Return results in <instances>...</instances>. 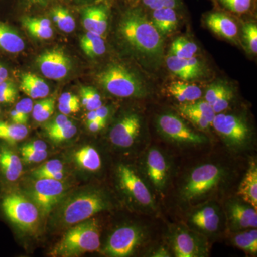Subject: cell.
I'll list each match as a JSON object with an SVG mask.
<instances>
[{"label":"cell","mask_w":257,"mask_h":257,"mask_svg":"<svg viewBox=\"0 0 257 257\" xmlns=\"http://www.w3.org/2000/svg\"><path fill=\"white\" fill-rule=\"evenodd\" d=\"M141 128L142 121L139 115H125L111 128L109 140L116 147L128 148L136 143Z\"/></svg>","instance_id":"cell-16"},{"label":"cell","mask_w":257,"mask_h":257,"mask_svg":"<svg viewBox=\"0 0 257 257\" xmlns=\"http://www.w3.org/2000/svg\"><path fill=\"white\" fill-rule=\"evenodd\" d=\"M152 23L161 35L170 34L175 31L178 26L177 12L174 8H170L153 10Z\"/></svg>","instance_id":"cell-24"},{"label":"cell","mask_w":257,"mask_h":257,"mask_svg":"<svg viewBox=\"0 0 257 257\" xmlns=\"http://www.w3.org/2000/svg\"><path fill=\"white\" fill-rule=\"evenodd\" d=\"M82 105L88 111L96 110L102 106V101L99 93L92 87H82L79 90Z\"/></svg>","instance_id":"cell-38"},{"label":"cell","mask_w":257,"mask_h":257,"mask_svg":"<svg viewBox=\"0 0 257 257\" xmlns=\"http://www.w3.org/2000/svg\"><path fill=\"white\" fill-rule=\"evenodd\" d=\"M77 126L73 124L72 121H70L64 127L61 128L57 131L53 132V133L47 134V135L52 141L58 143L73 138L74 135L77 134Z\"/></svg>","instance_id":"cell-41"},{"label":"cell","mask_w":257,"mask_h":257,"mask_svg":"<svg viewBox=\"0 0 257 257\" xmlns=\"http://www.w3.org/2000/svg\"><path fill=\"white\" fill-rule=\"evenodd\" d=\"M59 104H79L80 100L78 96L71 92H64L59 98Z\"/></svg>","instance_id":"cell-51"},{"label":"cell","mask_w":257,"mask_h":257,"mask_svg":"<svg viewBox=\"0 0 257 257\" xmlns=\"http://www.w3.org/2000/svg\"><path fill=\"white\" fill-rule=\"evenodd\" d=\"M98 82L105 90L119 97H141L145 89L140 79L124 66L112 64L97 76Z\"/></svg>","instance_id":"cell-6"},{"label":"cell","mask_w":257,"mask_h":257,"mask_svg":"<svg viewBox=\"0 0 257 257\" xmlns=\"http://www.w3.org/2000/svg\"><path fill=\"white\" fill-rule=\"evenodd\" d=\"M166 64L170 72L183 80L199 78L203 75V67L197 57L182 59L171 55L166 59Z\"/></svg>","instance_id":"cell-19"},{"label":"cell","mask_w":257,"mask_h":257,"mask_svg":"<svg viewBox=\"0 0 257 257\" xmlns=\"http://www.w3.org/2000/svg\"><path fill=\"white\" fill-rule=\"evenodd\" d=\"M168 90L174 97L182 103L193 102L202 96V89L199 87L185 82H172L169 86Z\"/></svg>","instance_id":"cell-27"},{"label":"cell","mask_w":257,"mask_h":257,"mask_svg":"<svg viewBox=\"0 0 257 257\" xmlns=\"http://www.w3.org/2000/svg\"><path fill=\"white\" fill-rule=\"evenodd\" d=\"M95 111L98 119L106 121L109 113V109L106 106H101L100 107L96 109Z\"/></svg>","instance_id":"cell-54"},{"label":"cell","mask_w":257,"mask_h":257,"mask_svg":"<svg viewBox=\"0 0 257 257\" xmlns=\"http://www.w3.org/2000/svg\"><path fill=\"white\" fill-rule=\"evenodd\" d=\"M21 160L26 164L37 163L47 158L48 152L45 151H33V150H20Z\"/></svg>","instance_id":"cell-46"},{"label":"cell","mask_w":257,"mask_h":257,"mask_svg":"<svg viewBox=\"0 0 257 257\" xmlns=\"http://www.w3.org/2000/svg\"><path fill=\"white\" fill-rule=\"evenodd\" d=\"M35 180L29 194L40 211V215L46 217L65 197L67 186L62 180L47 179Z\"/></svg>","instance_id":"cell-8"},{"label":"cell","mask_w":257,"mask_h":257,"mask_svg":"<svg viewBox=\"0 0 257 257\" xmlns=\"http://www.w3.org/2000/svg\"><path fill=\"white\" fill-rule=\"evenodd\" d=\"M50 14L57 26L66 33H70L75 29V20L65 5L57 4L51 7Z\"/></svg>","instance_id":"cell-29"},{"label":"cell","mask_w":257,"mask_h":257,"mask_svg":"<svg viewBox=\"0 0 257 257\" xmlns=\"http://www.w3.org/2000/svg\"><path fill=\"white\" fill-rule=\"evenodd\" d=\"M99 119L96 115V111H89L87 116H86V122H89V121H94V120Z\"/></svg>","instance_id":"cell-57"},{"label":"cell","mask_w":257,"mask_h":257,"mask_svg":"<svg viewBox=\"0 0 257 257\" xmlns=\"http://www.w3.org/2000/svg\"><path fill=\"white\" fill-rule=\"evenodd\" d=\"M20 89L31 99H44L50 93L48 84L31 72L22 75Z\"/></svg>","instance_id":"cell-23"},{"label":"cell","mask_w":257,"mask_h":257,"mask_svg":"<svg viewBox=\"0 0 257 257\" xmlns=\"http://www.w3.org/2000/svg\"><path fill=\"white\" fill-rule=\"evenodd\" d=\"M234 243L238 248L248 253L256 254L257 252L256 228L236 234L234 236Z\"/></svg>","instance_id":"cell-35"},{"label":"cell","mask_w":257,"mask_h":257,"mask_svg":"<svg viewBox=\"0 0 257 257\" xmlns=\"http://www.w3.org/2000/svg\"><path fill=\"white\" fill-rule=\"evenodd\" d=\"M58 109L62 114L69 115L78 112L80 109V104H58Z\"/></svg>","instance_id":"cell-52"},{"label":"cell","mask_w":257,"mask_h":257,"mask_svg":"<svg viewBox=\"0 0 257 257\" xmlns=\"http://www.w3.org/2000/svg\"><path fill=\"white\" fill-rule=\"evenodd\" d=\"M119 30L121 36L139 55L150 62H160L163 52L162 35L140 10L125 13Z\"/></svg>","instance_id":"cell-1"},{"label":"cell","mask_w":257,"mask_h":257,"mask_svg":"<svg viewBox=\"0 0 257 257\" xmlns=\"http://www.w3.org/2000/svg\"><path fill=\"white\" fill-rule=\"evenodd\" d=\"M238 195L243 202L251 204L257 210V166L256 162L250 164L247 172L240 184Z\"/></svg>","instance_id":"cell-22"},{"label":"cell","mask_w":257,"mask_h":257,"mask_svg":"<svg viewBox=\"0 0 257 257\" xmlns=\"http://www.w3.org/2000/svg\"><path fill=\"white\" fill-rule=\"evenodd\" d=\"M208 28L216 35L226 40H235L238 35V27L232 18L223 13H210L206 18Z\"/></svg>","instance_id":"cell-21"},{"label":"cell","mask_w":257,"mask_h":257,"mask_svg":"<svg viewBox=\"0 0 257 257\" xmlns=\"http://www.w3.org/2000/svg\"><path fill=\"white\" fill-rule=\"evenodd\" d=\"M55 97H49L37 101L32 109V117L38 122L47 121L55 111Z\"/></svg>","instance_id":"cell-37"},{"label":"cell","mask_w":257,"mask_h":257,"mask_svg":"<svg viewBox=\"0 0 257 257\" xmlns=\"http://www.w3.org/2000/svg\"><path fill=\"white\" fill-rule=\"evenodd\" d=\"M22 23L29 33L40 40H47L53 35L50 19L44 17L25 16L22 18Z\"/></svg>","instance_id":"cell-26"},{"label":"cell","mask_w":257,"mask_h":257,"mask_svg":"<svg viewBox=\"0 0 257 257\" xmlns=\"http://www.w3.org/2000/svg\"><path fill=\"white\" fill-rule=\"evenodd\" d=\"M18 96V89L15 83L9 79L0 82V103L13 104Z\"/></svg>","instance_id":"cell-40"},{"label":"cell","mask_w":257,"mask_h":257,"mask_svg":"<svg viewBox=\"0 0 257 257\" xmlns=\"http://www.w3.org/2000/svg\"><path fill=\"white\" fill-rule=\"evenodd\" d=\"M232 92H231V89L229 88L226 87L222 94L211 105L216 114L222 112L229 107L230 102L232 99Z\"/></svg>","instance_id":"cell-45"},{"label":"cell","mask_w":257,"mask_h":257,"mask_svg":"<svg viewBox=\"0 0 257 257\" xmlns=\"http://www.w3.org/2000/svg\"><path fill=\"white\" fill-rule=\"evenodd\" d=\"M226 9L235 13H246L251 8V0H218Z\"/></svg>","instance_id":"cell-43"},{"label":"cell","mask_w":257,"mask_h":257,"mask_svg":"<svg viewBox=\"0 0 257 257\" xmlns=\"http://www.w3.org/2000/svg\"><path fill=\"white\" fill-rule=\"evenodd\" d=\"M147 178L157 192H162L167 187L170 175V165L167 157L159 149H150L145 158Z\"/></svg>","instance_id":"cell-15"},{"label":"cell","mask_w":257,"mask_h":257,"mask_svg":"<svg viewBox=\"0 0 257 257\" xmlns=\"http://www.w3.org/2000/svg\"><path fill=\"white\" fill-rule=\"evenodd\" d=\"M243 36L246 45L253 54L257 52V26L256 24H245L243 28Z\"/></svg>","instance_id":"cell-42"},{"label":"cell","mask_w":257,"mask_h":257,"mask_svg":"<svg viewBox=\"0 0 257 257\" xmlns=\"http://www.w3.org/2000/svg\"><path fill=\"white\" fill-rule=\"evenodd\" d=\"M33 105V101L30 97L25 98L19 101L15 109L10 113L12 122L26 125L28 121L29 114L32 112Z\"/></svg>","instance_id":"cell-36"},{"label":"cell","mask_w":257,"mask_h":257,"mask_svg":"<svg viewBox=\"0 0 257 257\" xmlns=\"http://www.w3.org/2000/svg\"><path fill=\"white\" fill-rule=\"evenodd\" d=\"M100 0H15V4L18 8H21L24 11H32V10L46 8L51 5L60 4L62 3H67L74 5H91L96 3Z\"/></svg>","instance_id":"cell-33"},{"label":"cell","mask_w":257,"mask_h":257,"mask_svg":"<svg viewBox=\"0 0 257 257\" xmlns=\"http://www.w3.org/2000/svg\"><path fill=\"white\" fill-rule=\"evenodd\" d=\"M32 176L35 179H47L62 180L64 177V166L58 160L48 161L32 171Z\"/></svg>","instance_id":"cell-31"},{"label":"cell","mask_w":257,"mask_h":257,"mask_svg":"<svg viewBox=\"0 0 257 257\" xmlns=\"http://www.w3.org/2000/svg\"><path fill=\"white\" fill-rule=\"evenodd\" d=\"M147 239V231L138 225H126L113 231L106 241L104 253L109 256H130Z\"/></svg>","instance_id":"cell-7"},{"label":"cell","mask_w":257,"mask_h":257,"mask_svg":"<svg viewBox=\"0 0 257 257\" xmlns=\"http://www.w3.org/2000/svg\"><path fill=\"white\" fill-rule=\"evenodd\" d=\"M74 157L77 165L84 170L96 172L101 168V157L94 147H83L75 152Z\"/></svg>","instance_id":"cell-28"},{"label":"cell","mask_w":257,"mask_h":257,"mask_svg":"<svg viewBox=\"0 0 257 257\" xmlns=\"http://www.w3.org/2000/svg\"><path fill=\"white\" fill-rule=\"evenodd\" d=\"M211 125L229 147L241 148L249 141L251 133L248 124L236 115L219 113Z\"/></svg>","instance_id":"cell-11"},{"label":"cell","mask_w":257,"mask_h":257,"mask_svg":"<svg viewBox=\"0 0 257 257\" xmlns=\"http://www.w3.org/2000/svg\"><path fill=\"white\" fill-rule=\"evenodd\" d=\"M226 214L230 228L234 231L257 227L256 209L243 200L231 199L228 201Z\"/></svg>","instance_id":"cell-17"},{"label":"cell","mask_w":257,"mask_h":257,"mask_svg":"<svg viewBox=\"0 0 257 257\" xmlns=\"http://www.w3.org/2000/svg\"><path fill=\"white\" fill-rule=\"evenodd\" d=\"M5 217L23 232H34L40 220V211L33 202L18 192H10L2 199Z\"/></svg>","instance_id":"cell-5"},{"label":"cell","mask_w":257,"mask_h":257,"mask_svg":"<svg viewBox=\"0 0 257 257\" xmlns=\"http://www.w3.org/2000/svg\"><path fill=\"white\" fill-rule=\"evenodd\" d=\"M25 48V42L18 32L7 24L0 22V50L10 54H18Z\"/></svg>","instance_id":"cell-25"},{"label":"cell","mask_w":257,"mask_h":257,"mask_svg":"<svg viewBox=\"0 0 257 257\" xmlns=\"http://www.w3.org/2000/svg\"><path fill=\"white\" fill-rule=\"evenodd\" d=\"M226 87V86L221 84H211V86L208 87L207 92L205 93V96H204L205 99L204 100L207 101L211 105H212L217 100L218 98L222 94Z\"/></svg>","instance_id":"cell-47"},{"label":"cell","mask_w":257,"mask_h":257,"mask_svg":"<svg viewBox=\"0 0 257 257\" xmlns=\"http://www.w3.org/2000/svg\"><path fill=\"white\" fill-rule=\"evenodd\" d=\"M28 135L25 125L0 121V140L13 145L24 140Z\"/></svg>","instance_id":"cell-32"},{"label":"cell","mask_w":257,"mask_h":257,"mask_svg":"<svg viewBox=\"0 0 257 257\" xmlns=\"http://www.w3.org/2000/svg\"><path fill=\"white\" fill-rule=\"evenodd\" d=\"M109 206V197L100 189L82 191L64 198L54 209L51 222L57 228L73 226L106 210Z\"/></svg>","instance_id":"cell-2"},{"label":"cell","mask_w":257,"mask_h":257,"mask_svg":"<svg viewBox=\"0 0 257 257\" xmlns=\"http://www.w3.org/2000/svg\"><path fill=\"white\" fill-rule=\"evenodd\" d=\"M70 121L71 120L68 119L67 115L62 114L58 115L53 121H50V123L45 125V132H46V134H49L57 131L66 126Z\"/></svg>","instance_id":"cell-48"},{"label":"cell","mask_w":257,"mask_h":257,"mask_svg":"<svg viewBox=\"0 0 257 257\" xmlns=\"http://www.w3.org/2000/svg\"><path fill=\"white\" fill-rule=\"evenodd\" d=\"M47 145L45 142L42 140H35L30 143L25 144L21 147L20 150H33V151H45L47 150Z\"/></svg>","instance_id":"cell-50"},{"label":"cell","mask_w":257,"mask_h":257,"mask_svg":"<svg viewBox=\"0 0 257 257\" xmlns=\"http://www.w3.org/2000/svg\"><path fill=\"white\" fill-rule=\"evenodd\" d=\"M152 256L155 257H167L171 256V255L167 248L164 247V246H161V247L157 248V250L154 251Z\"/></svg>","instance_id":"cell-55"},{"label":"cell","mask_w":257,"mask_h":257,"mask_svg":"<svg viewBox=\"0 0 257 257\" xmlns=\"http://www.w3.org/2000/svg\"><path fill=\"white\" fill-rule=\"evenodd\" d=\"M179 112L184 116L187 118L189 121H192L193 124L195 125L199 130L205 131L209 127L210 123L207 121V119L199 111L192 109L187 104H183L178 107Z\"/></svg>","instance_id":"cell-39"},{"label":"cell","mask_w":257,"mask_h":257,"mask_svg":"<svg viewBox=\"0 0 257 257\" xmlns=\"http://www.w3.org/2000/svg\"><path fill=\"white\" fill-rule=\"evenodd\" d=\"M82 23L88 32L104 35L107 29V7L103 3L85 5L82 9Z\"/></svg>","instance_id":"cell-18"},{"label":"cell","mask_w":257,"mask_h":257,"mask_svg":"<svg viewBox=\"0 0 257 257\" xmlns=\"http://www.w3.org/2000/svg\"><path fill=\"white\" fill-rule=\"evenodd\" d=\"M36 62L45 77L55 80L67 77L71 69L68 56L58 48L45 51L37 57Z\"/></svg>","instance_id":"cell-14"},{"label":"cell","mask_w":257,"mask_h":257,"mask_svg":"<svg viewBox=\"0 0 257 257\" xmlns=\"http://www.w3.org/2000/svg\"><path fill=\"white\" fill-rule=\"evenodd\" d=\"M197 51V45L183 37L176 39L171 45V55L179 58H192L196 55Z\"/></svg>","instance_id":"cell-34"},{"label":"cell","mask_w":257,"mask_h":257,"mask_svg":"<svg viewBox=\"0 0 257 257\" xmlns=\"http://www.w3.org/2000/svg\"><path fill=\"white\" fill-rule=\"evenodd\" d=\"M170 242L177 257H204L209 253L204 235L190 228L177 226L171 235Z\"/></svg>","instance_id":"cell-12"},{"label":"cell","mask_w":257,"mask_h":257,"mask_svg":"<svg viewBox=\"0 0 257 257\" xmlns=\"http://www.w3.org/2000/svg\"><path fill=\"white\" fill-rule=\"evenodd\" d=\"M8 77H9L8 69L3 64L0 63V82L6 80Z\"/></svg>","instance_id":"cell-56"},{"label":"cell","mask_w":257,"mask_h":257,"mask_svg":"<svg viewBox=\"0 0 257 257\" xmlns=\"http://www.w3.org/2000/svg\"><path fill=\"white\" fill-rule=\"evenodd\" d=\"M143 4L152 10L162 8H175L177 5V0H143Z\"/></svg>","instance_id":"cell-49"},{"label":"cell","mask_w":257,"mask_h":257,"mask_svg":"<svg viewBox=\"0 0 257 257\" xmlns=\"http://www.w3.org/2000/svg\"><path fill=\"white\" fill-rule=\"evenodd\" d=\"M222 222V215L217 204H203L189 213L188 223L190 229L204 236H209L219 231Z\"/></svg>","instance_id":"cell-13"},{"label":"cell","mask_w":257,"mask_h":257,"mask_svg":"<svg viewBox=\"0 0 257 257\" xmlns=\"http://www.w3.org/2000/svg\"><path fill=\"white\" fill-rule=\"evenodd\" d=\"M87 123L88 130L92 133H97L106 126V121L100 119H96Z\"/></svg>","instance_id":"cell-53"},{"label":"cell","mask_w":257,"mask_h":257,"mask_svg":"<svg viewBox=\"0 0 257 257\" xmlns=\"http://www.w3.org/2000/svg\"><path fill=\"white\" fill-rule=\"evenodd\" d=\"M80 46L83 52L88 57H98L106 52L105 42L100 35L92 32H87L80 40Z\"/></svg>","instance_id":"cell-30"},{"label":"cell","mask_w":257,"mask_h":257,"mask_svg":"<svg viewBox=\"0 0 257 257\" xmlns=\"http://www.w3.org/2000/svg\"><path fill=\"white\" fill-rule=\"evenodd\" d=\"M100 244L99 222L96 219L90 218L72 226L50 254L53 256H78L97 251Z\"/></svg>","instance_id":"cell-3"},{"label":"cell","mask_w":257,"mask_h":257,"mask_svg":"<svg viewBox=\"0 0 257 257\" xmlns=\"http://www.w3.org/2000/svg\"><path fill=\"white\" fill-rule=\"evenodd\" d=\"M117 177L120 187L132 201L146 210L155 209V201L151 192L133 169L120 165L117 168Z\"/></svg>","instance_id":"cell-9"},{"label":"cell","mask_w":257,"mask_h":257,"mask_svg":"<svg viewBox=\"0 0 257 257\" xmlns=\"http://www.w3.org/2000/svg\"><path fill=\"white\" fill-rule=\"evenodd\" d=\"M225 177V171L221 166L207 163L197 166L184 181L181 197L185 202L200 199L214 190Z\"/></svg>","instance_id":"cell-4"},{"label":"cell","mask_w":257,"mask_h":257,"mask_svg":"<svg viewBox=\"0 0 257 257\" xmlns=\"http://www.w3.org/2000/svg\"><path fill=\"white\" fill-rule=\"evenodd\" d=\"M0 172L10 182L18 180L23 173V161L6 145H0Z\"/></svg>","instance_id":"cell-20"},{"label":"cell","mask_w":257,"mask_h":257,"mask_svg":"<svg viewBox=\"0 0 257 257\" xmlns=\"http://www.w3.org/2000/svg\"><path fill=\"white\" fill-rule=\"evenodd\" d=\"M0 113H1V109H0Z\"/></svg>","instance_id":"cell-58"},{"label":"cell","mask_w":257,"mask_h":257,"mask_svg":"<svg viewBox=\"0 0 257 257\" xmlns=\"http://www.w3.org/2000/svg\"><path fill=\"white\" fill-rule=\"evenodd\" d=\"M157 128L164 138L179 144L200 145L207 143V138L186 124L178 116L171 113L161 114L157 120Z\"/></svg>","instance_id":"cell-10"},{"label":"cell","mask_w":257,"mask_h":257,"mask_svg":"<svg viewBox=\"0 0 257 257\" xmlns=\"http://www.w3.org/2000/svg\"><path fill=\"white\" fill-rule=\"evenodd\" d=\"M187 105L190 106L192 109H195L199 113H201L207 119V121L210 123H212L213 119L215 116V112L213 109L212 106L207 101H195L190 103H185Z\"/></svg>","instance_id":"cell-44"}]
</instances>
